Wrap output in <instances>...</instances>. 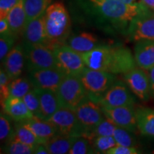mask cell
<instances>
[{"instance_id": "6da1fadb", "label": "cell", "mask_w": 154, "mask_h": 154, "mask_svg": "<svg viewBox=\"0 0 154 154\" xmlns=\"http://www.w3.org/2000/svg\"><path fill=\"white\" fill-rule=\"evenodd\" d=\"M82 55L86 67L114 75L126 74L136 66L131 51L121 46L99 45Z\"/></svg>"}, {"instance_id": "7a4b0ae2", "label": "cell", "mask_w": 154, "mask_h": 154, "mask_svg": "<svg viewBox=\"0 0 154 154\" xmlns=\"http://www.w3.org/2000/svg\"><path fill=\"white\" fill-rule=\"evenodd\" d=\"M94 9L102 17L117 26L127 27L142 15L151 10L144 4L128 5L119 0H89Z\"/></svg>"}, {"instance_id": "3957f363", "label": "cell", "mask_w": 154, "mask_h": 154, "mask_svg": "<svg viewBox=\"0 0 154 154\" xmlns=\"http://www.w3.org/2000/svg\"><path fill=\"white\" fill-rule=\"evenodd\" d=\"M44 19L47 46L53 49L66 44L70 34L72 24L68 11L63 4H51L44 14Z\"/></svg>"}, {"instance_id": "277c9868", "label": "cell", "mask_w": 154, "mask_h": 154, "mask_svg": "<svg viewBox=\"0 0 154 154\" xmlns=\"http://www.w3.org/2000/svg\"><path fill=\"white\" fill-rule=\"evenodd\" d=\"M55 93L60 108L74 111L88 97L79 76H77L66 75Z\"/></svg>"}, {"instance_id": "5b68a950", "label": "cell", "mask_w": 154, "mask_h": 154, "mask_svg": "<svg viewBox=\"0 0 154 154\" xmlns=\"http://www.w3.org/2000/svg\"><path fill=\"white\" fill-rule=\"evenodd\" d=\"M88 98L98 103L101 96L116 82L114 74L86 67L79 75Z\"/></svg>"}, {"instance_id": "8992f818", "label": "cell", "mask_w": 154, "mask_h": 154, "mask_svg": "<svg viewBox=\"0 0 154 154\" xmlns=\"http://www.w3.org/2000/svg\"><path fill=\"white\" fill-rule=\"evenodd\" d=\"M25 63L28 72L34 69L57 67L53 49L46 44H23Z\"/></svg>"}, {"instance_id": "52a82bcc", "label": "cell", "mask_w": 154, "mask_h": 154, "mask_svg": "<svg viewBox=\"0 0 154 154\" xmlns=\"http://www.w3.org/2000/svg\"><path fill=\"white\" fill-rule=\"evenodd\" d=\"M58 69L68 76H79L86 64L82 54L77 52L66 44L53 48Z\"/></svg>"}, {"instance_id": "ba28073f", "label": "cell", "mask_w": 154, "mask_h": 154, "mask_svg": "<svg viewBox=\"0 0 154 154\" xmlns=\"http://www.w3.org/2000/svg\"><path fill=\"white\" fill-rule=\"evenodd\" d=\"M49 121L57 128L59 134L79 137L83 136L84 131L77 118L75 111L60 108L50 118Z\"/></svg>"}, {"instance_id": "9c48e42d", "label": "cell", "mask_w": 154, "mask_h": 154, "mask_svg": "<svg viewBox=\"0 0 154 154\" xmlns=\"http://www.w3.org/2000/svg\"><path fill=\"white\" fill-rule=\"evenodd\" d=\"M75 112L84 131L83 137L106 118L101 106L88 97L76 108Z\"/></svg>"}, {"instance_id": "30bf717a", "label": "cell", "mask_w": 154, "mask_h": 154, "mask_svg": "<svg viewBox=\"0 0 154 154\" xmlns=\"http://www.w3.org/2000/svg\"><path fill=\"white\" fill-rule=\"evenodd\" d=\"M66 75L60 69L57 68H47L34 69L28 72V79L34 88L47 89L54 92L57 91Z\"/></svg>"}, {"instance_id": "8fae6325", "label": "cell", "mask_w": 154, "mask_h": 154, "mask_svg": "<svg viewBox=\"0 0 154 154\" xmlns=\"http://www.w3.org/2000/svg\"><path fill=\"white\" fill-rule=\"evenodd\" d=\"M101 106H134L135 99L128 87L122 82H115L100 98Z\"/></svg>"}, {"instance_id": "7c38bea8", "label": "cell", "mask_w": 154, "mask_h": 154, "mask_svg": "<svg viewBox=\"0 0 154 154\" xmlns=\"http://www.w3.org/2000/svg\"><path fill=\"white\" fill-rule=\"evenodd\" d=\"M101 109L106 118L116 126L131 133L136 132L138 127L134 106H101Z\"/></svg>"}, {"instance_id": "4fadbf2b", "label": "cell", "mask_w": 154, "mask_h": 154, "mask_svg": "<svg viewBox=\"0 0 154 154\" xmlns=\"http://www.w3.org/2000/svg\"><path fill=\"white\" fill-rule=\"evenodd\" d=\"M124 81L138 99L143 101H149L151 96V90L148 72L139 67H135L124 74Z\"/></svg>"}, {"instance_id": "5bb4252c", "label": "cell", "mask_w": 154, "mask_h": 154, "mask_svg": "<svg viewBox=\"0 0 154 154\" xmlns=\"http://www.w3.org/2000/svg\"><path fill=\"white\" fill-rule=\"evenodd\" d=\"M127 32L131 41L154 40V11H149L136 19Z\"/></svg>"}, {"instance_id": "9a60e30c", "label": "cell", "mask_w": 154, "mask_h": 154, "mask_svg": "<svg viewBox=\"0 0 154 154\" xmlns=\"http://www.w3.org/2000/svg\"><path fill=\"white\" fill-rule=\"evenodd\" d=\"M25 63L23 45L18 44L9 51L3 61L4 69L11 80L18 78L22 74Z\"/></svg>"}, {"instance_id": "2e32d148", "label": "cell", "mask_w": 154, "mask_h": 154, "mask_svg": "<svg viewBox=\"0 0 154 154\" xmlns=\"http://www.w3.org/2000/svg\"><path fill=\"white\" fill-rule=\"evenodd\" d=\"M23 36L25 43L47 45L48 40L46 33L44 14L26 22Z\"/></svg>"}, {"instance_id": "e0dca14e", "label": "cell", "mask_w": 154, "mask_h": 154, "mask_svg": "<svg viewBox=\"0 0 154 154\" xmlns=\"http://www.w3.org/2000/svg\"><path fill=\"white\" fill-rule=\"evenodd\" d=\"M21 124L29 128L37 136L41 143L45 144L59 134L57 128L50 121L43 120L36 116L21 122Z\"/></svg>"}, {"instance_id": "ac0fdd59", "label": "cell", "mask_w": 154, "mask_h": 154, "mask_svg": "<svg viewBox=\"0 0 154 154\" xmlns=\"http://www.w3.org/2000/svg\"><path fill=\"white\" fill-rule=\"evenodd\" d=\"M2 108L6 114L17 123L24 122L34 116L21 98L9 96Z\"/></svg>"}, {"instance_id": "d6986e66", "label": "cell", "mask_w": 154, "mask_h": 154, "mask_svg": "<svg viewBox=\"0 0 154 154\" xmlns=\"http://www.w3.org/2000/svg\"><path fill=\"white\" fill-rule=\"evenodd\" d=\"M136 66L145 71L154 66V40H143L136 42L134 48Z\"/></svg>"}, {"instance_id": "ffe728a7", "label": "cell", "mask_w": 154, "mask_h": 154, "mask_svg": "<svg viewBox=\"0 0 154 154\" xmlns=\"http://www.w3.org/2000/svg\"><path fill=\"white\" fill-rule=\"evenodd\" d=\"M41 108V119L49 121L58 109H60L59 101L55 92L47 89L36 88Z\"/></svg>"}, {"instance_id": "44dd1931", "label": "cell", "mask_w": 154, "mask_h": 154, "mask_svg": "<svg viewBox=\"0 0 154 154\" xmlns=\"http://www.w3.org/2000/svg\"><path fill=\"white\" fill-rule=\"evenodd\" d=\"M7 19L13 34L17 36L19 34H23L26 24L24 0H19V2L9 12Z\"/></svg>"}, {"instance_id": "7402d4cb", "label": "cell", "mask_w": 154, "mask_h": 154, "mask_svg": "<svg viewBox=\"0 0 154 154\" xmlns=\"http://www.w3.org/2000/svg\"><path fill=\"white\" fill-rule=\"evenodd\" d=\"M66 45L77 52L84 54L91 51L99 46V40L93 34L82 32L69 38L66 42Z\"/></svg>"}, {"instance_id": "603a6c76", "label": "cell", "mask_w": 154, "mask_h": 154, "mask_svg": "<svg viewBox=\"0 0 154 154\" xmlns=\"http://www.w3.org/2000/svg\"><path fill=\"white\" fill-rule=\"evenodd\" d=\"M138 130L144 136H154V110L150 108H138L136 110Z\"/></svg>"}, {"instance_id": "cb8c5ba5", "label": "cell", "mask_w": 154, "mask_h": 154, "mask_svg": "<svg viewBox=\"0 0 154 154\" xmlns=\"http://www.w3.org/2000/svg\"><path fill=\"white\" fill-rule=\"evenodd\" d=\"M77 137L57 134L45 143L50 154L69 153Z\"/></svg>"}, {"instance_id": "d4e9b609", "label": "cell", "mask_w": 154, "mask_h": 154, "mask_svg": "<svg viewBox=\"0 0 154 154\" xmlns=\"http://www.w3.org/2000/svg\"><path fill=\"white\" fill-rule=\"evenodd\" d=\"M52 0H24L26 22L45 14Z\"/></svg>"}, {"instance_id": "484cf974", "label": "cell", "mask_w": 154, "mask_h": 154, "mask_svg": "<svg viewBox=\"0 0 154 154\" xmlns=\"http://www.w3.org/2000/svg\"><path fill=\"white\" fill-rule=\"evenodd\" d=\"M34 88L29 79L25 77H18L11 80L9 86V96L22 99L28 92Z\"/></svg>"}, {"instance_id": "4316f807", "label": "cell", "mask_w": 154, "mask_h": 154, "mask_svg": "<svg viewBox=\"0 0 154 154\" xmlns=\"http://www.w3.org/2000/svg\"><path fill=\"white\" fill-rule=\"evenodd\" d=\"M13 139L18 140L22 143L34 148L41 143L37 136L29 128L24 126L21 123H18V124L16 126Z\"/></svg>"}, {"instance_id": "83f0119b", "label": "cell", "mask_w": 154, "mask_h": 154, "mask_svg": "<svg viewBox=\"0 0 154 154\" xmlns=\"http://www.w3.org/2000/svg\"><path fill=\"white\" fill-rule=\"evenodd\" d=\"M116 128V126L109 119L105 118L101 121L91 132H89L84 136L90 142L97 136H113V132Z\"/></svg>"}, {"instance_id": "f1b7e54d", "label": "cell", "mask_w": 154, "mask_h": 154, "mask_svg": "<svg viewBox=\"0 0 154 154\" xmlns=\"http://www.w3.org/2000/svg\"><path fill=\"white\" fill-rule=\"evenodd\" d=\"M95 153H106V152L117 145L113 136H97L91 142Z\"/></svg>"}, {"instance_id": "f546056e", "label": "cell", "mask_w": 154, "mask_h": 154, "mask_svg": "<svg viewBox=\"0 0 154 154\" xmlns=\"http://www.w3.org/2000/svg\"><path fill=\"white\" fill-rule=\"evenodd\" d=\"M26 106L29 109L31 112L33 113L34 116L41 119V108L38 96L35 88L31 90L29 92L22 98Z\"/></svg>"}, {"instance_id": "4dcf8cb0", "label": "cell", "mask_w": 154, "mask_h": 154, "mask_svg": "<svg viewBox=\"0 0 154 154\" xmlns=\"http://www.w3.org/2000/svg\"><path fill=\"white\" fill-rule=\"evenodd\" d=\"M36 148L25 144L18 140L9 141L5 149V153L9 154H31L34 153Z\"/></svg>"}, {"instance_id": "1f68e13d", "label": "cell", "mask_w": 154, "mask_h": 154, "mask_svg": "<svg viewBox=\"0 0 154 154\" xmlns=\"http://www.w3.org/2000/svg\"><path fill=\"white\" fill-rule=\"evenodd\" d=\"M129 131L116 126L113 132V136L116 142L117 145L124 146H135L136 140L130 134Z\"/></svg>"}, {"instance_id": "d6a6232c", "label": "cell", "mask_w": 154, "mask_h": 154, "mask_svg": "<svg viewBox=\"0 0 154 154\" xmlns=\"http://www.w3.org/2000/svg\"><path fill=\"white\" fill-rule=\"evenodd\" d=\"M69 154H88L95 153L91 142L87 138L79 136L74 140L69 152Z\"/></svg>"}, {"instance_id": "836d02e7", "label": "cell", "mask_w": 154, "mask_h": 154, "mask_svg": "<svg viewBox=\"0 0 154 154\" xmlns=\"http://www.w3.org/2000/svg\"><path fill=\"white\" fill-rule=\"evenodd\" d=\"M16 36L12 33L2 34L0 38V60L2 63L9 51L14 47Z\"/></svg>"}, {"instance_id": "e575fe53", "label": "cell", "mask_w": 154, "mask_h": 154, "mask_svg": "<svg viewBox=\"0 0 154 154\" xmlns=\"http://www.w3.org/2000/svg\"><path fill=\"white\" fill-rule=\"evenodd\" d=\"M14 131L11 128L10 121L5 115L0 116V139L2 141L9 143L14 138Z\"/></svg>"}, {"instance_id": "d590c367", "label": "cell", "mask_w": 154, "mask_h": 154, "mask_svg": "<svg viewBox=\"0 0 154 154\" xmlns=\"http://www.w3.org/2000/svg\"><path fill=\"white\" fill-rule=\"evenodd\" d=\"M11 80L5 72V69L0 71V98L1 106H2L6 100L9 97V86Z\"/></svg>"}, {"instance_id": "8d00e7d4", "label": "cell", "mask_w": 154, "mask_h": 154, "mask_svg": "<svg viewBox=\"0 0 154 154\" xmlns=\"http://www.w3.org/2000/svg\"><path fill=\"white\" fill-rule=\"evenodd\" d=\"M138 150L135 146H124L116 145L106 152V154H137Z\"/></svg>"}, {"instance_id": "74e56055", "label": "cell", "mask_w": 154, "mask_h": 154, "mask_svg": "<svg viewBox=\"0 0 154 154\" xmlns=\"http://www.w3.org/2000/svg\"><path fill=\"white\" fill-rule=\"evenodd\" d=\"M19 0H0V19L7 18L9 12Z\"/></svg>"}, {"instance_id": "f35d334b", "label": "cell", "mask_w": 154, "mask_h": 154, "mask_svg": "<svg viewBox=\"0 0 154 154\" xmlns=\"http://www.w3.org/2000/svg\"><path fill=\"white\" fill-rule=\"evenodd\" d=\"M11 33L12 32H11L7 18L0 19V34L2 35V34H8Z\"/></svg>"}, {"instance_id": "ab89813d", "label": "cell", "mask_w": 154, "mask_h": 154, "mask_svg": "<svg viewBox=\"0 0 154 154\" xmlns=\"http://www.w3.org/2000/svg\"><path fill=\"white\" fill-rule=\"evenodd\" d=\"M35 154H49V152L48 151L47 146L44 143H40L36 146L34 153Z\"/></svg>"}, {"instance_id": "60d3db41", "label": "cell", "mask_w": 154, "mask_h": 154, "mask_svg": "<svg viewBox=\"0 0 154 154\" xmlns=\"http://www.w3.org/2000/svg\"><path fill=\"white\" fill-rule=\"evenodd\" d=\"M148 74H149L150 84H151V95L154 96V66L148 71Z\"/></svg>"}, {"instance_id": "b9f144b4", "label": "cell", "mask_w": 154, "mask_h": 154, "mask_svg": "<svg viewBox=\"0 0 154 154\" xmlns=\"http://www.w3.org/2000/svg\"><path fill=\"white\" fill-rule=\"evenodd\" d=\"M141 1L148 8L154 11V0H141Z\"/></svg>"}, {"instance_id": "7bdbcfd3", "label": "cell", "mask_w": 154, "mask_h": 154, "mask_svg": "<svg viewBox=\"0 0 154 154\" xmlns=\"http://www.w3.org/2000/svg\"><path fill=\"white\" fill-rule=\"evenodd\" d=\"M122 2L128 4V5H140V4H143L141 0H119Z\"/></svg>"}]
</instances>
